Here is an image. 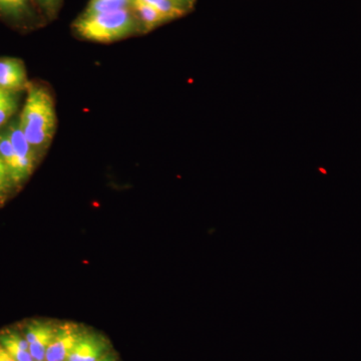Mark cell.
I'll return each mask as SVG.
<instances>
[{
  "label": "cell",
  "instance_id": "obj_1",
  "mask_svg": "<svg viewBox=\"0 0 361 361\" xmlns=\"http://www.w3.org/2000/svg\"><path fill=\"white\" fill-rule=\"evenodd\" d=\"M20 127L26 140L39 157L49 148L56 129V113L54 97L44 85L30 84Z\"/></svg>",
  "mask_w": 361,
  "mask_h": 361
},
{
  "label": "cell",
  "instance_id": "obj_2",
  "mask_svg": "<svg viewBox=\"0 0 361 361\" xmlns=\"http://www.w3.org/2000/svg\"><path fill=\"white\" fill-rule=\"evenodd\" d=\"M78 37L94 42H114L141 32L133 9L97 14L82 13L73 25Z\"/></svg>",
  "mask_w": 361,
  "mask_h": 361
},
{
  "label": "cell",
  "instance_id": "obj_3",
  "mask_svg": "<svg viewBox=\"0 0 361 361\" xmlns=\"http://www.w3.org/2000/svg\"><path fill=\"white\" fill-rule=\"evenodd\" d=\"M6 130L8 133L11 145H13L14 155H16V176L14 184H20L32 174L39 157L26 140L18 121H13L9 123Z\"/></svg>",
  "mask_w": 361,
  "mask_h": 361
},
{
  "label": "cell",
  "instance_id": "obj_4",
  "mask_svg": "<svg viewBox=\"0 0 361 361\" xmlns=\"http://www.w3.org/2000/svg\"><path fill=\"white\" fill-rule=\"evenodd\" d=\"M58 329L47 322H33L26 326L25 337L30 344V353L35 361H44L45 353Z\"/></svg>",
  "mask_w": 361,
  "mask_h": 361
},
{
  "label": "cell",
  "instance_id": "obj_5",
  "mask_svg": "<svg viewBox=\"0 0 361 361\" xmlns=\"http://www.w3.org/2000/svg\"><path fill=\"white\" fill-rule=\"evenodd\" d=\"M30 82L25 63L18 59H0V87L9 92H18L27 89Z\"/></svg>",
  "mask_w": 361,
  "mask_h": 361
},
{
  "label": "cell",
  "instance_id": "obj_6",
  "mask_svg": "<svg viewBox=\"0 0 361 361\" xmlns=\"http://www.w3.org/2000/svg\"><path fill=\"white\" fill-rule=\"evenodd\" d=\"M82 334L71 325L59 329L45 353L44 361H66Z\"/></svg>",
  "mask_w": 361,
  "mask_h": 361
},
{
  "label": "cell",
  "instance_id": "obj_7",
  "mask_svg": "<svg viewBox=\"0 0 361 361\" xmlns=\"http://www.w3.org/2000/svg\"><path fill=\"white\" fill-rule=\"evenodd\" d=\"M106 349L103 339L96 336H80L66 361H99Z\"/></svg>",
  "mask_w": 361,
  "mask_h": 361
},
{
  "label": "cell",
  "instance_id": "obj_8",
  "mask_svg": "<svg viewBox=\"0 0 361 361\" xmlns=\"http://www.w3.org/2000/svg\"><path fill=\"white\" fill-rule=\"evenodd\" d=\"M133 11H134L135 18L139 21L142 32H151V30H155L159 26L170 21L163 13L157 11L155 7L149 6L144 0H135Z\"/></svg>",
  "mask_w": 361,
  "mask_h": 361
},
{
  "label": "cell",
  "instance_id": "obj_9",
  "mask_svg": "<svg viewBox=\"0 0 361 361\" xmlns=\"http://www.w3.org/2000/svg\"><path fill=\"white\" fill-rule=\"evenodd\" d=\"M0 344L16 361H35L30 353V344L25 336L13 330H4L0 334Z\"/></svg>",
  "mask_w": 361,
  "mask_h": 361
},
{
  "label": "cell",
  "instance_id": "obj_10",
  "mask_svg": "<svg viewBox=\"0 0 361 361\" xmlns=\"http://www.w3.org/2000/svg\"><path fill=\"white\" fill-rule=\"evenodd\" d=\"M135 0H90L84 14L113 13L133 9Z\"/></svg>",
  "mask_w": 361,
  "mask_h": 361
},
{
  "label": "cell",
  "instance_id": "obj_11",
  "mask_svg": "<svg viewBox=\"0 0 361 361\" xmlns=\"http://www.w3.org/2000/svg\"><path fill=\"white\" fill-rule=\"evenodd\" d=\"M0 158L4 161L9 176L14 184L16 176V160L13 145L6 130L0 132Z\"/></svg>",
  "mask_w": 361,
  "mask_h": 361
},
{
  "label": "cell",
  "instance_id": "obj_12",
  "mask_svg": "<svg viewBox=\"0 0 361 361\" xmlns=\"http://www.w3.org/2000/svg\"><path fill=\"white\" fill-rule=\"evenodd\" d=\"M144 1L149 4V6L155 7L157 11L163 13L170 21L182 18L190 11L186 7L180 6L174 0H144Z\"/></svg>",
  "mask_w": 361,
  "mask_h": 361
},
{
  "label": "cell",
  "instance_id": "obj_13",
  "mask_svg": "<svg viewBox=\"0 0 361 361\" xmlns=\"http://www.w3.org/2000/svg\"><path fill=\"white\" fill-rule=\"evenodd\" d=\"M18 92H7L6 97L0 102V129L16 113L18 108Z\"/></svg>",
  "mask_w": 361,
  "mask_h": 361
},
{
  "label": "cell",
  "instance_id": "obj_14",
  "mask_svg": "<svg viewBox=\"0 0 361 361\" xmlns=\"http://www.w3.org/2000/svg\"><path fill=\"white\" fill-rule=\"evenodd\" d=\"M27 0H0V13L11 18H18L25 13Z\"/></svg>",
  "mask_w": 361,
  "mask_h": 361
},
{
  "label": "cell",
  "instance_id": "obj_15",
  "mask_svg": "<svg viewBox=\"0 0 361 361\" xmlns=\"http://www.w3.org/2000/svg\"><path fill=\"white\" fill-rule=\"evenodd\" d=\"M13 184V180H11V176L7 172V169L4 166V161L0 158V199L6 197Z\"/></svg>",
  "mask_w": 361,
  "mask_h": 361
},
{
  "label": "cell",
  "instance_id": "obj_16",
  "mask_svg": "<svg viewBox=\"0 0 361 361\" xmlns=\"http://www.w3.org/2000/svg\"><path fill=\"white\" fill-rule=\"evenodd\" d=\"M0 361H16L1 344H0Z\"/></svg>",
  "mask_w": 361,
  "mask_h": 361
},
{
  "label": "cell",
  "instance_id": "obj_17",
  "mask_svg": "<svg viewBox=\"0 0 361 361\" xmlns=\"http://www.w3.org/2000/svg\"><path fill=\"white\" fill-rule=\"evenodd\" d=\"M174 1L180 4V6L186 7L188 11H191L192 7L194 6L195 2H196V0H174Z\"/></svg>",
  "mask_w": 361,
  "mask_h": 361
},
{
  "label": "cell",
  "instance_id": "obj_18",
  "mask_svg": "<svg viewBox=\"0 0 361 361\" xmlns=\"http://www.w3.org/2000/svg\"><path fill=\"white\" fill-rule=\"evenodd\" d=\"M42 4H47V6H51V4H54L56 0H39Z\"/></svg>",
  "mask_w": 361,
  "mask_h": 361
},
{
  "label": "cell",
  "instance_id": "obj_19",
  "mask_svg": "<svg viewBox=\"0 0 361 361\" xmlns=\"http://www.w3.org/2000/svg\"><path fill=\"white\" fill-rule=\"evenodd\" d=\"M8 92V90L1 89L0 87V102H1V99H4V97H6V92Z\"/></svg>",
  "mask_w": 361,
  "mask_h": 361
},
{
  "label": "cell",
  "instance_id": "obj_20",
  "mask_svg": "<svg viewBox=\"0 0 361 361\" xmlns=\"http://www.w3.org/2000/svg\"><path fill=\"white\" fill-rule=\"evenodd\" d=\"M99 361H114V360L110 357V356H104V357L101 358Z\"/></svg>",
  "mask_w": 361,
  "mask_h": 361
}]
</instances>
